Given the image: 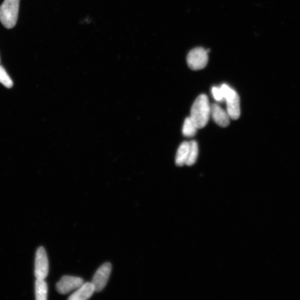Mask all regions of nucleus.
<instances>
[{
  "instance_id": "obj_4",
  "label": "nucleus",
  "mask_w": 300,
  "mask_h": 300,
  "mask_svg": "<svg viewBox=\"0 0 300 300\" xmlns=\"http://www.w3.org/2000/svg\"><path fill=\"white\" fill-rule=\"evenodd\" d=\"M209 50L202 47H197L191 50L187 57V63L190 68L194 70L205 68L208 63Z\"/></svg>"
},
{
  "instance_id": "obj_5",
  "label": "nucleus",
  "mask_w": 300,
  "mask_h": 300,
  "mask_svg": "<svg viewBox=\"0 0 300 300\" xmlns=\"http://www.w3.org/2000/svg\"><path fill=\"white\" fill-rule=\"evenodd\" d=\"M49 260L44 248L39 247L37 250L34 265V275L36 279H45L49 273Z\"/></svg>"
},
{
  "instance_id": "obj_10",
  "label": "nucleus",
  "mask_w": 300,
  "mask_h": 300,
  "mask_svg": "<svg viewBox=\"0 0 300 300\" xmlns=\"http://www.w3.org/2000/svg\"><path fill=\"white\" fill-rule=\"evenodd\" d=\"M189 151V142H182L176 154L175 162L177 166L182 167L186 165L188 158Z\"/></svg>"
},
{
  "instance_id": "obj_6",
  "label": "nucleus",
  "mask_w": 300,
  "mask_h": 300,
  "mask_svg": "<svg viewBox=\"0 0 300 300\" xmlns=\"http://www.w3.org/2000/svg\"><path fill=\"white\" fill-rule=\"evenodd\" d=\"M112 271V265L109 263L103 264L95 272L93 277V284L95 292H100L106 286Z\"/></svg>"
},
{
  "instance_id": "obj_15",
  "label": "nucleus",
  "mask_w": 300,
  "mask_h": 300,
  "mask_svg": "<svg viewBox=\"0 0 300 300\" xmlns=\"http://www.w3.org/2000/svg\"><path fill=\"white\" fill-rule=\"evenodd\" d=\"M211 93L213 97H214L216 101L219 102L224 101L223 95H222L220 88L216 86L213 87L211 90Z\"/></svg>"
},
{
  "instance_id": "obj_3",
  "label": "nucleus",
  "mask_w": 300,
  "mask_h": 300,
  "mask_svg": "<svg viewBox=\"0 0 300 300\" xmlns=\"http://www.w3.org/2000/svg\"><path fill=\"white\" fill-rule=\"evenodd\" d=\"M220 88L224 99L227 103V112L230 119L235 120L240 116V98L232 88L227 84L222 85Z\"/></svg>"
},
{
  "instance_id": "obj_9",
  "label": "nucleus",
  "mask_w": 300,
  "mask_h": 300,
  "mask_svg": "<svg viewBox=\"0 0 300 300\" xmlns=\"http://www.w3.org/2000/svg\"><path fill=\"white\" fill-rule=\"evenodd\" d=\"M95 292V287L92 282H86L68 298L69 300H86L92 297Z\"/></svg>"
},
{
  "instance_id": "obj_11",
  "label": "nucleus",
  "mask_w": 300,
  "mask_h": 300,
  "mask_svg": "<svg viewBox=\"0 0 300 300\" xmlns=\"http://www.w3.org/2000/svg\"><path fill=\"white\" fill-rule=\"evenodd\" d=\"M47 285L45 279H36L35 282V295L37 300H46L47 298Z\"/></svg>"
},
{
  "instance_id": "obj_12",
  "label": "nucleus",
  "mask_w": 300,
  "mask_h": 300,
  "mask_svg": "<svg viewBox=\"0 0 300 300\" xmlns=\"http://www.w3.org/2000/svg\"><path fill=\"white\" fill-rule=\"evenodd\" d=\"M199 153L198 143L195 141L189 142V151L186 165L192 166L197 162Z\"/></svg>"
},
{
  "instance_id": "obj_13",
  "label": "nucleus",
  "mask_w": 300,
  "mask_h": 300,
  "mask_svg": "<svg viewBox=\"0 0 300 300\" xmlns=\"http://www.w3.org/2000/svg\"><path fill=\"white\" fill-rule=\"evenodd\" d=\"M198 128L190 117H187L184 121L182 133L186 137H193L197 133Z\"/></svg>"
},
{
  "instance_id": "obj_14",
  "label": "nucleus",
  "mask_w": 300,
  "mask_h": 300,
  "mask_svg": "<svg viewBox=\"0 0 300 300\" xmlns=\"http://www.w3.org/2000/svg\"><path fill=\"white\" fill-rule=\"evenodd\" d=\"M0 83L7 88H11L13 86V82L8 76L5 68L0 66Z\"/></svg>"
},
{
  "instance_id": "obj_1",
  "label": "nucleus",
  "mask_w": 300,
  "mask_h": 300,
  "mask_svg": "<svg viewBox=\"0 0 300 300\" xmlns=\"http://www.w3.org/2000/svg\"><path fill=\"white\" fill-rule=\"evenodd\" d=\"M209 101L205 94L200 95L191 107L190 118L198 129L206 127L210 116Z\"/></svg>"
},
{
  "instance_id": "obj_7",
  "label": "nucleus",
  "mask_w": 300,
  "mask_h": 300,
  "mask_svg": "<svg viewBox=\"0 0 300 300\" xmlns=\"http://www.w3.org/2000/svg\"><path fill=\"white\" fill-rule=\"evenodd\" d=\"M83 284L84 280L81 277L64 276L56 284V290L60 294H67L77 289Z\"/></svg>"
},
{
  "instance_id": "obj_2",
  "label": "nucleus",
  "mask_w": 300,
  "mask_h": 300,
  "mask_svg": "<svg viewBox=\"0 0 300 300\" xmlns=\"http://www.w3.org/2000/svg\"><path fill=\"white\" fill-rule=\"evenodd\" d=\"M20 0H5L0 6V21L6 28L10 29L18 19Z\"/></svg>"
},
{
  "instance_id": "obj_8",
  "label": "nucleus",
  "mask_w": 300,
  "mask_h": 300,
  "mask_svg": "<svg viewBox=\"0 0 300 300\" xmlns=\"http://www.w3.org/2000/svg\"><path fill=\"white\" fill-rule=\"evenodd\" d=\"M210 115L221 127H228L230 124V117L227 111H225L218 104L213 103L211 105Z\"/></svg>"
}]
</instances>
